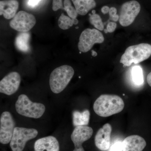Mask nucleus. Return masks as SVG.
Listing matches in <instances>:
<instances>
[{
	"instance_id": "nucleus-18",
	"label": "nucleus",
	"mask_w": 151,
	"mask_h": 151,
	"mask_svg": "<svg viewBox=\"0 0 151 151\" xmlns=\"http://www.w3.org/2000/svg\"><path fill=\"white\" fill-rule=\"evenodd\" d=\"M30 34L28 32H21L16 38L15 45L20 51L26 52L29 50V41Z\"/></svg>"
},
{
	"instance_id": "nucleus-31",
	"label": "nucleus",
	"mask_w": 151,
	"mask_h": 151,
	"mask_svg": "<svg viewBox=\"0 0 151 151\" xmlns=\"http://www.w3.org/2000/svg\"><path fill=\"white\" fill-rule=\"evenodd\" d=\"M104 32H105V33H107L108 32V30H107V29H104Z\"/></svg>"
},
{
	"instance_id": "nucleus-21",
	"label": "nucleus",
	"mask_w": 151,
	"mask_h": 151,
	"mask_svg": "<svg viewBox=\"0 0 151 151\" xmlns=\"http://www.w3.org/2000/svg\"><path fill=\"white\" fill-rule=\"evenodd\" d=\"M89 22L90 23L96 28L97 29L100 30H103L104 29V24L102 22L101 17L97 14H89Z\"/></svg>"
},
{
	"instance_id": "nucleus-13",
	"label": "nucleus",
	"mask_w": 151,
	"mask_h": 151,
	"mask_svg": "<svg viewBox=\"0 0 151 151\" xmlns=\"http://www.w3.org/2000/svg\"><path fill=\"white\" fill-rule=\"evenodd\" d=\"M146 145L144 138L139 135H131L122 142L121 151H142Z\"/></svg>"
},
{
	"instance_id": "nucleus-2",
	"label": "nucleus",
	"mask_w": 151,
	"mask_h": 151,
	"mask_svg": "<svg viewBox=\"0 0 151 151\" xmlns=\"http://www.w3.org/2000/svg\"><path fill=\"white\" fill-rule=\"evenodd\" d=\"M74 73L73 68L70 65H63L55 69L50 77L51 91L55 94L62 92L69 84Z\"/></svg>"
},
{
	"instance_id": "nucleus-1",
	"label": "nucleus",
	"mask_w": 151,
	"mask_h": 151,
	"mask_svg": "<svg viewBox=\"0 0 151 151\" xmlns=\"http://www.w3.org/2000/svg\"><path fill=\"white\" fill-rule=\"evenodd\" d=\"M124 107V100L114 94H102L95 100L93 105L94 112L98 116L108 117L120 113Z\"/></svg>"
},
{
	"instance_id": "nucleus-25",
	"label": "nucleus",
	"mask_w": 151,
	"mask_h": 151,
	"mask_svg": "<svg viewBox=\"0 0 151 151\" xmlns=\"http://www.w3.org/2000/svg\"><path fill=\"white\" fill-rule=\"evenodd\" d=\"M122 144V142L120 141L116 142L111 146L109 151H121Z\"/></svg>"
},
{
	"instance_id": "nucleus-4",
	"label": "nucleus",
	"mask_w": 151,
	"mask_h": 151,
	"mask_svg": "<svg viewBox=\"0 0 151 151\" xmlns=\"http://www.w3.org/2000/svg\"><path fill=\"white\" fill-rule=\"evenodd\" d=\"M15 108L19 115L36 119L42 117L45 111V106L43 104L32 102L27 95L24 94L19 96Z\"/></svg>"
},
{
	"instance_id": "nucleus-16",
	"label": "nucleus",
	"mask_w": 151,
	"mask_h": 151,
	"mask_svg": "<svg viewBox=\"0 0 151 151\" xmlns=\"http://www.w3.org/2000/svg\"><path fill=\"white\" fill-rule=\"evenodd\" d=\"M77 13L84 16L96 6L94 0H72Z\"/></svg>"
},
{
	"instance_id": "nucleus-23",
	"label": "nucleus",
	"mask_w": 151,
	"mask_h": 151,
	"mask_svg": "<svg viewBox=\"0 0 151 151\" xmlns=\"http://www.w3.org/2000/svg\"><path fill=\"white\" fill-rule=\"evenodd\" d=\"M117 9L116 8L111 7L109 11V15H110V19L114 22H117L119 20V16L117 14Z\"/></svg>"
},
{
	"instance_id": "nucleus-20",
	"label": "nucleus",
	"mask_w": 151,
	"mask_h": 151,
	"mask_svg": "<svg viewBox=\"0 0 151 151\" xmlns=\"http://www.w3.org/2000/svg\"><path fill=\"white\" fill-rule=\"evenodd\" d=\"M132 79L135 84L141 85L144 83L143 70L140 66H135L132 68Z\"/></svg>"
},
{
	"instance_id": "nucleus-30",
	"label": "nucleus",
	"mask_w": 151,
	"mask_h": 151,
	"mask_svg": "<svg viewBox=\"0 0 151 151\" xmlns=\"http://www.w3.org/2000/svg\"><path fill=\"white\" fill-rule=\"evenodd\" d=\"M92 55L93 57H96L97 55V52H96L93 51V50H92Z\"/></svg>"
},
{
	"instance_id": "nucleus-11",
	"label": "nucleus",
	"mask_w": 151,
	"mask_h": 151,
	"mask_svg": "<svg viewBox=\"0 0 151 151\" xmlns=\"http://www.w3.org/2000/svg\"><path fill=\"white\" fill-rule=\"evenodd\" d=\"M93 131L88 126L76 127L71 135V139L74 144L75 149L73 151H85L82 144L92 137Z\"/></svg>"
},
{
	"instance_id": "nucleus-10",
	"label": "nucleus",
	"mask_w": 151,
	"mask_h": 151,
	"mask_svg": "<svg viewBox=\"0 0 151 151\" xmlns=\"http://www.w3.org/2000/svg\"><path fill=\"white\" fill-rule=\"evenodd\" d=\"M21 81L19 73L12 72L6 76L0 81V92L11 95L18 90Z\"/></svg>"
},
{
	"instance_id": "nucleus-27",
	"label": "nucleus",
	"mask_w": 151,
	"mask_h": 151,
	"mask_svg": "<svg viewBox=\"0 0 151 151\" xmlns=\"http://www.w3.org/2000/svg\"><path fill=\"white\" fill-rule=\"evenodd\" d=\"M42 0H29L28 4L31 7H35Z\"/></svg>"
},
{
	"instance_id": "nucleus-29",
	"label": "nucleus",
	"mask_w": 151,
	"mask_h": 151,
	"mask_svg": "<svg viewBox=\"0 0 151 151\" xmlns=\"http://www.w3.org/2000/svg\"><path fill=\"white\" fill-rule=\"evenodd\" d=\"M147 82L148 84L151 87V72L150 73H149L147 77Z\"/></svg>"
},
{
	"instance_id": "nucleus-5",
	"label": "nucleus",
	"mask_w": 151,
	"mask_h": 151,
	"mask_svg": "<svg viewBox=\"0 0 151 151\" xmlns=\"http://www.w3.org/2000/svg\"><path fill=\"white\" fill-rule=\"evenodd\" d=\"M38 134L35 129L15 127L10 144L12 150L23 151L28 141L35 138Z\"/></svg>"
},
{
	"instance_id": "nucleus-9",
	"label": "nucleus",
	"mask_w": 151,
	"mask_h": 151,
	"mask_svg": "<svg viewBox=\"0 0 151 151\" xmlns=\"http://www.w3.org/2000/svg\"><path fill=\"white\" fill-rule=\"evenodd\" d=\"M35 17L24 11H20L10 22L12 28L20 32H27L35 25Z\"/></svg>"
},
{
	"instance_id": "nucleus-8",
	"label": "nucleus",
	"mask_w": 151,
	"mask_h": 151,
	"mask_svg": "<svg viewBox=\"0 0 151 151\" xmlns=\"http://www.w3.org/2000/svg\"><path fill=\"white\" fill-rule=\"evenodd\" d=\"M15 122L12 114L5 111L0 118V142L6 145L10 142L15 128Z\"/></svg>"
},
{
	"instance_id": "nucleus-6",
	"label": "nucleus",
	"mask_w": 151,
	"mask_h": 151,
	"mask_svg": "<svg viewBox=\"0 0 151 151\" xmlns=\"http://www.w3.org/2000/svg\"><path fill=\"white\" fill-rule=\"evenodd\" d=\"M104 37L102 33L95 29H86L81 33L78 43L79 51L86 52L89 51L96 43H102Z\"/></svg>"
},
{
	"instance_id": "nucleus-33",
	"label": "nucleus",
	"mask_w": 151,
	"mask_h": 151,
	"mask_svg": "<svg viewBox=\"0 0 151 151\" xmlns=\"http://www.w3.org/2000/svg\"><path fill=\"white\" fill-rule=\"evenodd\" d=\"M78 27H76V29H78Z\"/></svg>"
},
{
	"instance_id": "nucleus-24",
	"label": "nucleus",
	"mask_w": 151,
	"mask_h": 151,
	"mask_svg": "<svg viewBox=\"0 0 151 151\" xmlns=\"http://www.w3.org/2000/svg\"><path fill=\"white\" fill-rule=\"evenodd\" d=\"M52 9L55 12H56L59 9L64 10V7L63 6L62 0H53Z\"/></svg>"
},
{
	"instance_id": "nucleus-12",
	"label": "nucleus",
	"mask_w": 151,
	"mask_h": 151,
	"mask_svg": "<svg viewBox=\"0 0 151 151\" xmlns=\"http://www.w3.org/2000/svg\"><path fill=\"white\" fill-rule=\"evenodd\" d=\"M112 128L109 124H105L98 130L95 137V145L100 150L105 151L109 149Z\"/></svg>"
},
{
	"instance_id": "nucleus-19",
	"label": "nucleus",
	"mask_w": 151,
	"mask_h": 151,
	"mask_svg": "<svg viewBox=\"0 0 151 151\" xmlns=\"http://www.w3.org/2000/svg\"><path fill=\"white\" fill-rule=\"evenodd\" d=\"M78 21L77 19H72L65 16L63 14H61L58 21L59 27L63 30L70 28L73 24H78Z\"/></svg>"
},
{
	"instance_id": "nucleus-32",
	"label": "nucleus",
	"mask_w": 151,
	"mask_h": 151,
	"mask_svg": "<svg viewBox=\"0 0 151 151\" xmlns=\"http://www.w3.org/2000/svg\"><path fill=\"white\" fill-rule=\"evenodd\" d=\"M92 14H95V10L92 11Z\"/></svg>"
},
{
	"instance_id": "nucleus-15",
	"label": "nucleus",
	"mask_w": 151,
	"mask_h": 151,
	"mask_svg": "<svg viewBox=\"0 0 151 151\" xmlns=\"http://www.w3.org/2000/svg\"><path fill=\"white\" fill-rule=\"evenodd\" d=\"M17 0H4L0 1V15L7 19L14 18L19 8Z\"/></svg>"
},
{
	"instance_id": "nucleus-14",
	"label": "nucleus",
	"mask_w": 151,
	"mask_h": 151,
	"mask_svg": "<svg viewBox=\"0 0 151 151\" xmlns=\"http://www.w3.org/2000/svg\"><path fill=\"white\" fill-rule=\"evenodd\" d=\"M34 149L35 151H59V142L53 136H48L36 141Z\"/></svg>"
},
{
	"instance_id": "nucleus-28",
	"label": "nucleus",
	"mask_w": 151,
	"mask_h": 151,
	"mask_svg": "<svg viewBox=\"0 0 151 151\" xmlns=\"http://www.w3.org/2000/svg\"><path fill=\"white\" fill-rule=\"evenodd\" d=\"M110 9V8L108 6H104L102 7V9H101V12H102L104 14H105L108 13L109 12Z\"/></svg>"
},
{
	"instance_id": "nucleus-7",
	"label": "nucleus",
	"mask_w": 151,
	"mask_h": 151,
	"mask_svg": "<svg viewBox=\"0 0 151 151\" xmlns=\"http://www.w3.org/2000/svg\"><path fill=\"white\" fill-rule=\"evenodd\" d=\"M141 6L136 1H131L124 3L121 7L119 22L123 27H128L133 23L139 13Z\"/></svg>"
},
{
	"instance_id": "nucleus-26",
	"label": "nucleus",
	"mask_w": 151,
	"mask_h": 151,
	"mask_svg": "<svg viewBox=\"0 0 151 151\" xmlns=\"http://www.w3.org/2000/svg\"><path fill=\"white\" fill-rule=\"evenodd\" d=\"M117 27V24L115 22H110L107 25V29L109 33L113 32L116 30Z\"/></svg>"
},
{
	"instance_id": "nucleus-17",
	"label": "nucleus",
	"mask_w": 151,
	"mask_h": 151,
	"mask_svg": "<svg viewBox=\"0 0 151 151\" xmlns=\"http://www.w3.org/2000/svg\"><path fill=\"white\" fill-rule=\"evenodd\" d=\"M73 124L74 127L87 126L89 124L90 120V112L89 110H85L82 112L78 111H73Z\"/></svg>"
},
{
	"instance_id": "nucleus-22",
	"label": "nucleus",
	"mask_w": 151,
	"mask_h": 151,
	"mask_svg": "<svg viewBox=\"0 0 151 151\" xmlns=\"http://www.w3.org/2000/svg\"><path fill=\"white\" fill-rule=\"evenodd\" d=\"M64 10L71 18L76 19L77 17L78 14L76 9L71 5L70 0H64Z\"/></svg>"
},
{
	"instance_id": "nucleus-3",
	"label": "nucleus",
	"mask_w": 151,
	"mask_h": 151,
	"mask_svg": "<svg viewBox=\"0 0 151 151\" xmlns=\"http://www.w3.org/2000/svg\"><path fill=\"white\" fill-rule=\"evenodd\" d=\"M151 55V45L141 43L129 47L121 57L120 62L124 66H129L132 63L138 64L147 59Z\"/></svg>"
}]
</instances>
